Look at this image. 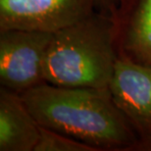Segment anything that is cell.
<instances>
[{"label": "cell", "instance_id": "cell-1", "mask_svg": "<svg viewBox=\"0 0 151 151\" xmlns=\"http://www.w3.org/2000/svg\"><path fill=\"white\" fill-rule=\"evenodd\" d=\"M21 95L44 128L77 138L95 151H140L137 134L109 87H67L44 83Z\"/></svg>", "mask_w": 151, "mask_h": 151}, {"label": "cell", "instance_id": "cell-2", "mask_svg": "<svg viewBox=\"0 0 151 151\" xmlns=\"http://www.w3.org/2000/svg\"><path fill=\"white\" fill-rule=\"evenodd\" d=\"M118 56L112 15L95 10L52 32L44 59L45 83L67 87H109Z\"/></svg>", "mask_w": 151, "mask_h": 151}, {"label": "cell", "instance_id": "cell-3", "mask_svg": "<svg viewBox=\"0 0 151 151\" xmlns=\"http://www.w3.org/2000/svg\"><path fill=\"white\" fill-rule=\"evenodd\" d=\"M52 32L0 29V86L22 93L45 83L44 59Z\"/></svg>", "mask_w": 151, "mask_h": 151}, {"label": "cell", "instance_id": "cell-4", "mask_svg": "<svg viewBox=\"0 0 151 151\" xmlns=\"http://www.w3.org/2000/svg\"><path fill=\"white\" fill-rule=\"evenodd\" d=\"M109 88L137 134L140 151H151V65L119 54Z\"/></svg>", "mask_w": 151, "mask_h": 151}, {"label": "cell", "instance_id": "cell-5", "mask_svg": "<svg viewBox=\"0 0 151 151\" xmlns=\"http://www.w3.org/2000/svg\"><path fill=\"white\" fill-rule=\"evenodd\" d=\"M95 10L94 0H0V29L53 32Z\"/></svg>", "mask_w": 151, "mask_h": 151}, {"label": "cell", "instance_id": "cell-6", "mask_svg": "<svg viewBox=\"0 0 151 151\" xmlns=\"http://www.w3.org/2000/svg\"><path fill=\"white\" fill-rule=\"evenodd\" d=\"M111 15L118 54L151 65V0H120Z\"/></svg>", "mask_w": 151, "mask_h": 151}, {"label": "cell", "instance_id": "cell-7", "mask_svg": "<svg viewBox=\"0 0 151 151\" xmlns=\"http://www.w3.org/2000/svg\"><path fill=\"white\" fill-rule=\"evenodd\" d=\"M40 125L20 93L0 86V151H35Z\"/></svg>", "mask_w": 151, "mask_h": 151}, {"label": "cell", "instance_id": "cell-8", "mask_svg": "<svg viewBox=\"0 0 151 151\" xmlns=\"http://www.w3.org/2000/svg\"><path fill=\"white\" fill-rule=\"evenodd\" d=\"M35 151H95L83 141L40 126V137Z\"/></svg>", "mask_w": 151, "mask_h": 151}, {"label": "cell", "instance_id": "cell-9", "mask_svg": "<svg viewBox=\"0 0 151 151\" xmlns=\"http://www.w3.org/2000/svg\"><path fill=\"white\" fill-rule=\"evenodd\" d=\"M96 10L112 13L119 4L120 0H94Z\"/></svg>", "mask_w": 151, "mask_h": 151}]
</instances>
